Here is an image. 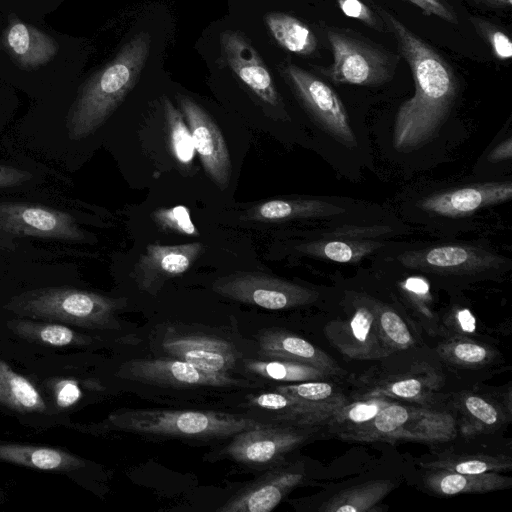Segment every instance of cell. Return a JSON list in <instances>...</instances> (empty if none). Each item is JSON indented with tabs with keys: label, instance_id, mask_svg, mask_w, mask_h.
I'll list each match as a JSON object with an SVG mask.
<instances>
[{
	"label": "cell",
	"instance_id": "obj_1",
	"mask_svg": "<svg viewBox=\"0 0 512 512\" xmlns=\"http://www.w3.org/2000/svg\"><path fill=\"white\" fill-rule=\"evenodd\" d=\"M394 35L414 80V95L399 107L392 142L396 150L411 152L434 139L454 105L458 81L450 64L394 15L377 8Z\"/></svg>",
	"mask_w": 512,
	"mask_h": 512
},
{
	"label": "cell",
	"instance_id": "obj_2",
	"mask_svg": "<svg viewBox=\"0 0 512 512\" xmlns=\"http://www.w3.org/2000/svg\"><path fill=\"white\" fill-rule=\"evenodd\" d=\"M150 44L148 33L134 35L80 87L66 118L71 140H82L95 133L120 106L140 78Z\"/></svg>",
	"mask_w": 512,
	"mask_h": 512
},
{
	"label": "cell",
	"instance_id": "obj_3",
	"mask_svg": "<svg viewBox=\"0 0 512 512\" xmlns=\"http://www.w3.org/2000/svg\"><path fill=\"white\" fill-rule=\"evenodd\" d=\"M245 415L206 410L125 409L107 419L110 428L144 436L221 440L263 425Z\"/></svg>",
	"mask_w": 512,
	"mask_h": 512
},
{
	"label": "cell",
	"instance_id": "obj_4",
	"mask_svg": "<svg viewBox=\"0 0 512 512\" xmlns=\"http://www.w3.org/2000/svg\"><path fill=\"white\" fill-rule=\"evenodd\" d=\"M123 300L70 287H44L12 297L5 308L34 319L111 329L117 325L115 315Z\"/></svg>",
	"mask_w": 512,
	"mask_h": 512
},
{
	"label": "cell",
	"instance_id": "obj_5",
	"mask_svg": "<svg viewBox=\"0 0 512 512\" xmlns=\"http://www.w3.org/2000/svg\"><path fill=\"white\" fill-rule=\"evenodd\" d=\"M326 36L333 54L329 67L317 70L338 84L376 86L392 79L399 55L354 31L328 27Z\"/></svg>",
	"mask_w": 512,
	"mask_h": 512
},
{
	"label": "cell",
	"instance_id": "obj_6",
	"mask_svg": "<svg viewBox=\"0 0 512 512\" xmlns=\"http://www.w3.org/2000/svg\"><path fill=\"white\" fill-rule=\"evenodd\" d=\"M83 241L85 232L66 211L43 204L0 202V247L14 250L21 238Z\"/></svg>",
	"mask_w": 512,
	"mask_h": 512
},
{
	"label": "cell",
	"instance_id": "obj_7",
	"mask_svg": "<svg viewBox=\"0 0 512 512\" xmlns=\"http://www.w3.org/2000/svg\"><path fill=\"white\" fill-rule=\"evenodd\" d=\"M278 70L301 105L325 132L347 147L356 146L345 106L327 83L288 60L281 62Z\"/></svg>",
	"mask_w": 512,
	"mask_h": 512
},
{
	"label": "cell",
	"instance_id": "obj_8",
	"mask_svg": "<svg viewBox=\"0 0 512 512\" xmlns=\"http://www.w3.org/2000/svg\"><path fill=\"white\" fill-rule=\"evenodd\" d=\"M317 429L264 423L234 435L221 456L251 467H274L285 455L309 441Z\"/></svg>",
	"mask_w": 512,
	"mask_h": 512
},
{
	"label": "cell",
	"instance_id": "obj_9",
	"mask_svg": "<svg viewBox=\"0 0 512 512\" xmlns=\"http://www.w3.org/2000/svg\"><path fill=\"white\" fill-rule=\"evenodd\" d=\"M217 294L268 310H284L310 304L318 293L287 280L259 272H239L213 283Z\"/></svg>",
	"mask_w": 512,
	"mask_h": 512
},
{
	"label": "cell",
	"instance_id": "obj_10",
	"mask_svg": "<svg viewBox=\"0 0 512 512\" xmlns=\"http://www.w3.org/2000/svg\"><path fill=\"white\" fill-rule=\"evenodd\" d=\"M123 377L141 384L172 389H232L254 387L249 380L233 375L209 373L173 357L140 358L128 361Z\"/></svg>",
	"mask_w": 512,
	"mask_h": 512
},
{
	"label": "cell",
	"instance_id": "obj_11",
	"mask_svg": "<svg viewBox=\"0 0 512 512\" xmlns=\"http://www.w3.org/2000/svg\"><path fill=\"white\" fill-rule=\"evenodd\" d=\"M161 346L169 357L184 360L214 374L232 375L239 359L232 342L175 325L166 328Z\"/></svg>",
	"mask_w": 512,
	"mask_h": 512
},
{
	"label": "cell",
	"instance_id": "obj_12",
	"mask_svg": "<svg viewBox=\"0 0 512 512\" xmlns=\"http://www.w3.org/2000/svg\"><path fill=\"white\" fill-rule=\"evenodd\" d=\"M176 98L205 172L217 186L226 187L231 178L232 165L221 130L192 98L183 94H177Z\"/></svg>",
	"mask_w": 512,
	"mask_h": 512
},
{
	"label": "cell",
	"instance_id": "obj_13",
	"mask_svg": "<svg viewBox=\"0 0 512 512\" xmlns=\"http://www.w3.org/2000/svg\"><path fill=\"white\" fill-rule=\"evenodd\" d=\"M406 267L423 271L473 275L496 268L503 263L497 254L470 245H441L407 251L398 257Z\"/></svg>",
	"mask_w": 512,
	"mask_h": 512
},
{
	"label": "cell",
	"instance_id": "obj_14",
	"mask_svg": "<svg viewBox=\"0 0 512 512\" xmlns=\"http://www.w3.org/2000/svg\"><path fill=\"white\" fill-rule=\"evenodd\" d=\"M305 478L301 464H278L248 483L224 503L220 512H269Z\"/></svg>",
	"mask_w": 512,
	"mask_h": 512
},
{
	"label": "cell",
	"instance_id": "obj_15",
	"mask_svg": "<svg viewBox=\"0 0 512 512\" xmlns=\"http://www.w3.org/2000/svg\"><path fill=\"white\" fill-rule=\"evenodd\" d=\"M224 63L265 104H281L273 78L249 38L239 30H226L220 39Z\"/></svg>",
	"mask_w": 512,
	"mask_h": 512
},
{
	"label": "cell",
	"instance_id": "obj_16",
	"mask_svg": "<svg viewBox=\"0 0 512 512\" xmlns=\"http://www.w3.org/2000/svg\"><path fill=\"white\" fill-rule=\"evenodd\" d=\"M203 250L200 242L147 245L133 273L139 289L156 294L167 280L188 271Z\"/></svg>",
	"mask_w": 512,
	"mask_h": 512
},
{
	"label": "cell",
	"instance_id": "obj_17",
	"mask_svg": "<svg viewBox=\"0 0 512 512\" xmlns=\"http://www.w3.org/2000/svg\"><path fill=\"white\" fill-rule=\"evenodd\" d=\"M326 333L332 344L352 359H376L392 353L380 334L373 304L358 305L348 321L330 323Z\"/></svg>",
	"mask_w": 512,
	"mask_h": 512
},
{
	"label": "cell",
	"instance_id": "obj_18",
	"mask_svg": "<svg viewBox=\"0 0 512 512\" xmlns=\"http://www.w3.org/2000/svg\"><path fill=\"white\" fill-rule=\"evenodd\" d=\"M511 197V181L486 182L433 194L424 198L419 207L436 215L458 217L506 202Z\"/></svg>",
	"mask_w": 512,
	"mask_h": 512
},
{
	"label": "cell",
	"instance_id": "obj_19",
	"mask_svg": "<svg viewBox=\"0 0 512 512\" xmlns=\"http://www.w3.org/2000/svg\"><path fill=\"white\" fill-rule=\"evenodd\" d=\"M258 345L264 358L307 364L326 372L331 377L345 375V371L325 351L290 332L279 329L264 330L258 336Z\"/></svg>",
	"mask_w": 512,
	"mask_h": 512
},
{
	"label": "cell",
	"instance_id": "obj_20",
	"mask_svg": "<svg viewBox=\"0 0 512 512\" xmlns=\"http://www.w3.org/2000/svg\"><path fill=\"white\" fill-rule=\"evenodd\" d=\"M440 380L428 364H416L408 372L371 380L360 398L385 397L424 405L440 386Z\"/></svg>",
	"mask_w": 512,
	"mask_h": 512
},
{
	"label": "cell",
	"instance_id": "obj_21",
	"mask_svg": "<svg viewBox=\"0 0 512 512\" xmlns=\"http://www.w3.org/2000/svg\"><path fill=\"white\" fill-rule=\"evenodd\" d=\"M1 42L8 54L23 69L44 66L59 51V45L53 37L16 18L9 22Z\"/></svg>",
	"mask_w": 512,
	"mask_h": 512
},
{
	"label": "cell",
	"instance_id": "obj_22",
	"mask_svg": "<svg viewBox=\"0 0 512 512\" xmlns=\"http://www.w3.org/2000/svg\"><path fill=\"white\" fill-rule=\"evenodd\" d=\"M424 480L435 494L453 496L467 493H484L506 489L511 486L510 477L496 472L482 474H462L446 470H430Z\"/></svg>",
	"mask_w": 512,
	"mask_h": 512
},
{
	"label": "cell",
	"instance_id": "obj_23",
	"mask_svg": "<svg viewBox=\"0 0 512 512\" xmlns=\"http://www.w3.org/2000/svg\"><path fill=\"white\" fill-rule=\"evenodd\" d=\"M344 209L315 199H274L246 211V218L257 222H278L343 213Z\"/></svg>",
	"mask_w": 512,
	"mask_h": 512
},
{
	"label": "cell",
	"instance_id": "obj_24",
	"mask_svg": "<svg viewBox=\"0 0 512 512\" xmlns=\"http://www.w3.org/2000/svg\"><path fill=\"white\" fill-rule=\"evenodd\" d=\"M0 460L47 471H71L85 465L81 458L59 449L21 444H0Z\"/></svg>",
	"mask_w": 512,
	"mask_h": 512
},
{
	"label": "cell",
	"instance_id": "obj_25",
	"mask_svg": "<svg viewBox=\"0 0 512 512\" xmlns=\"http://www.w3.org/2000/svg\"><path fill=\"white\" fill-rule=\"evenodd\" d=\"M455 404L461 430L466 435L493 432L506 421L507 416L502 407L483 395L464 392L455 400Z\"/></svg>",
	"mask_w": 512,
	"mask_h": 512
},
{
	"label": "cell",
	"instance_id": "obj_26",
	"mask_svg": "<svg viewBox=\"0 0 512 512\" xmlns=\"http://www.w3.org/2000/svg\"><path fill=\"white\" fill-rule=\"evenodd\" d=\"M455 436L456 420L452 415L412 405L410 416L399 432L397 440L443 442Z\"/></svg>",
	"mask_w": 512,
	"mask_h": 512
},
{
	"label": "cell",
	"instance_id": "obj_27",
	"mask_svg": "<svg viewBox=\"0 0 512 512\" xmlns=\"http://www.w3.org/2000/svg\"><path fill=\"white\" fill-rule=\"evenodd\" d=\"M264 21L272 37L283 49L301 56H310L317 50L315 34L296 17L283 12H268Z\"/></svg>",
	"mask_w": 512,
	"mask_h": 512
},
{
	"label": "cell",
	"instance_id": "obj_28",
	"mask_svg": "<svg viewBox=\"0 0 512 512\" xmlns=\"http://www.w3.org/2000/svg\"><path fill=\"white\" fill-rule=\"evenodd\" d=\"M275 390L299 399L313 411L327 418L349 402L342 390L324 380L280 384Z\"/></svg>",
	"mask_w": 512,
	"mask_h": 512
},
{
	"label": "cell",
	"instance_id": "obj_29",
	"mask_svg": "<svg viewBox=\"0 0 512 512\" xmlns=\"http://www.w3.org/2000/svg\"><path fill=\"white\" fill-rule=\"evenodd\" d=\"M245 370L261 379L281 384L326 380L331 376L313 366L282 359H245Z\"/></svg>",
	"mask_w": 512,
	"mask_h": 512
},
{
	"label": "cell",
	"instance_id": "obj_30",
	"mask_svg": "<svg viewBox=\"0 0 512 512\" xmlns=\"http://www.w3.org/2000/svg\"><path fill=\"white\" fill-rule=\"evenodd\" d=\"M395 485L392 481H369L342 490L323 503L322 512H365L384 499Z\"/></svg>",
	"mask_w": 512,
	"mask_h": 512
},
{
	"label": "cell",
	"instance_id": "obj_31",
	"mask_svg": "<svg viewBox=\"0 0 512 512\" xmlns=\"http://www.w3.org/2000/svg\"><path fill=\"white\" fill-rule=\"evenodd\" d=\"M412 405L393 401L366 424L347 434L343 440L353 442L396 441L408 420Z\"/></svg>",
	"mask_w": 512,
	"mask_h": 512
},
{
	"label": "cell",
	"instance_id": "obj_32",
	"mask_svg": "<svg viewBox=\"0 0 512 512\" xmlns=\"http://www.w3.org/2000/svg\"><path fill=\"white\" fill-rule=\"evenodd\" d=\"M430 470H446L462 474H482L510 470L512 461L503 454L443 453L422 464Z\"/></svg>",
	"mask_w": 512,
	"mask_h": 512
},
{
	"label": "cell",
	"instance_id": "obj_33",
	"mask_svg": "<svg viewBox=\"0 0 512 512\" xmlns=\"http://www.w3.org/2000/svg\"><path fill=\"white\" fill-rule=\"evenodd\" d=\"M0 402L18 411L42 412L45 402L35 386L0 360Z\"/></svg>",
	"mask_w": 512,
	"mask_h": 512
},
{
	"label": "cell",
	"instance_id": "obj_34",
	"mask_svg": "<svg viewBox=\"0 0 512 512\" xmlns=\"http://www.w3.org/2000/svg\"><path fill=\"white\" fill-rule=\"evenodd\" d=\"M392 402L393 400L385 397L359 398L338 409L324 426L329 432L343 439L347 434L366 424Z\"/></svg>",
	"mask_w": 512,
	"mask_h": 512
},
{
	"label": "cell",
	"instance_id": "obj_35",
	"mask_svg": "<svg viewBox=\"0 0 512 512\" xmlns=\"http://www.w3.org/2000/svg\"><path fill=\"white\" fill-rule=\"evenodd\" d=\"M381 247L374 241L319 240L301 244L298 250L306 255L340 263L358 262Z\"/></svg>",
	"mask_w": 512,
	"mask_h": 512
},
{
	"label": "cell",
	"instance_id": "obj_36",
	"mask_svg": "<svg viewBox=\"0 0 512 512\" xmlns=\"http://www.w3.org/2000/svg\"><path fill=\"white\" fill-rule=\"evenodd\" d=\"M14 332L27 340L50 346L84 345L89 339L59 323H38L28 320L18 321Z\"/></svg>",
	"mask_w": 512,
	"mask_h": 512
},
{
	"label": "cell",
	"instance_id": "obj_37",
	"mask_svg": "<svg viewBox=\"0 0 512 512\" xmlns=\"http://www.w3.org/2000/svg\"><path fill=\"white\" fill-rule=\"evenodd\" d=\"M439 355L449 364L476 369L490 363L496 352L488 345L468 339H451L438 346Z\"/></svg>",
	"mask_w": 512,
	"mask_h": 512
},
{
	"label": "cell",
	"instance_id": "obj_38",
	"mask_svg": "<svg viewBox=\"0 0 512 512\" xmlns=\"http://www.w3.org/2000/svg\"><path fill=\"white\" fill-rule=\"evenodd\" d=\"M164 112L169 133L170 147L178 163L188 166L195 156L192 134L183 114L165 97Z\"/></svg>",
	"mask_w": 512,
	"mask_h": 512
},
{
	"label": "cell",
	"instance_id": "obj_39",
	"mask_svg": "<svg viewBox=\"0 0 512 512\" xmlns=\"http://www.w3.org/2000/svg\"><path fill=\"white\" fill-rule=\"evenodd\" d=\"M380 334L392 350H403L414 344V338L403 319L391 308L374 303Z\"/></svg>",
	"mask_w": 512,
	"mask_h": 512
},
{
	"label": "cell",
	"instance_id": "obj_40",
	"mask_svg": "<svg viewBox=\"0 0 512 512\" xmlns=\"http://www.w3.org/2000/svg\"><path fill=\"white\" fill-rule=\"evenodd\" d=\"M154 222L164 231L186 236H198L197 227L192 222L190 211L186 206L160 208L152 213Z\"/></svg>",
	"mask_w": 512,
	"mask_h": 512
},
{
	"label": "cell",
	"instance_id": "obj_41",
	"mask_svg": "<svg viewBox=\"0 0 512 512\" xmlns=\"http://www.w3.org/2000/svg\"><path fill=\"white\" fill-rule=\"evenodd\" d=\"M470 21L477 33L490 46L494 56L501 60H509L512 57V43L509 36L493 23L477 16H471Z\"/></svg>",
	"mask_w": 512,
	"mask_h": 512
},
{
	"label": "cell",
	"instance_id": "obj_42",
	"mask_svg": "<svg viewBox=\"0 0 512 512\" xmlns=\"http://www.w3.org/2000/svg\"><path fill=\"white\" fill-rule=\"evenodd\" d=\"M337 4L345 16L356 19L375 30H384L382 18L361 0H337Z\"/></svg>",
	"mask_w": 512,
	"mask_h": 512
},
{
	"label": "cell",
	"instance_id": "obj_43",
	"mask_svg": "<svg viewBox=\"0 0 512 512\" xmlns=\"http://www.w3.org/2000/svg\"><path fill=\"white\" fill-rule=\"evenodd\" d=\"M402 289L409 296V299L419 305V309L424 314L427 313L431 317L430 312L426 309L425 304L431 300L428 282L421 277H409L401 283Z\"/></svg>",
	"mask_w": 512,
	"mask_h": 512
},
{
	"label": "cell",
	"instance_id": "obj_44",
	"mask_svg": "<svg viewBox=\"0 0 512 512\" xmlns=\"http://www.w3.org/2000/svg\"><path fill=\"white\" fill-rule=\"evenodd\" d=\"M418 7L426 16H436L451 24H458V18L451 6L442 0H407Z\"/></svg>",
	"mask_w": 512,
	"mask_h": 512
},
{
	"label": "cell",
	"instance_id": "obj_45",
	"mask_svg": "<svg viewBox=\"0 0 512 512\" xmlns=\"http://www.w3.org/2000/svg\"><path fill=\"white\" fill-rule=\"evenodd\" d=\"M56 403L61 408H67L74 405L82 396L78 383L74 380H62L57 383Z\"/></svg>",
	"mask_w": 512,
	"mask_h": 512
},
{
	"label": "cell",
	"instance_id": "obj_46",
	"mask_svg": "<svg viewBox=\"0 0 512 512\" xmlns=\"http://www.w3.org/2000/svg\"><path fill=\"white\" fill-rule=\"evenodd\" d=\"M32 178L29 171L0 165V189L19 186Z\"/></svg>",
	"mask_w": 512,
	"mask_h": 512
},
{
	"label": "cell",
	"instance_id": "obj_47",
	"mask_svg": "<svg viewBox=\"0 0 512 512\" xmlns=\"http://www.w3.org/2000/svg\"><path fill=\"white\" fill-rule=\"evenodd\" d=\"M452 325L464 334H472L476 330V320L467 308L457 309L452 316Z\"/></svg>",
	"mask_w": 512,
	"mask_h": 512
},
{
	"label": "cell",
	"instance_id": "obj_48",
	"mask_svg": "<svg viewBox=\"0 0 512 512\" xmlns=\"http://www.w3.org/2000/svg\"><path fill=\"white\" fill-rule=\"evenodd\" d=\"M512 156V139L508 138L497 145L488 155L490 162H499L510 159Z\"/></svg>",
	"mask_w": 512,
	"mask_h": 512
},
{
	"label": "cell",
	"instance_id": "obj_49",
	"mask_svg": "<svg viewBox=\"0 0 512 512\" xmlns=\"http://www.w3.org/2000/svg\"><path fill=\"white\" fill-rule=\"evenodd\" d=\"M477 4L484 5L494 9H508L512 5V0H473Z\"/></svg>",
	"mask_w": 512,
	"mask_h": 512
}]
</instances>
